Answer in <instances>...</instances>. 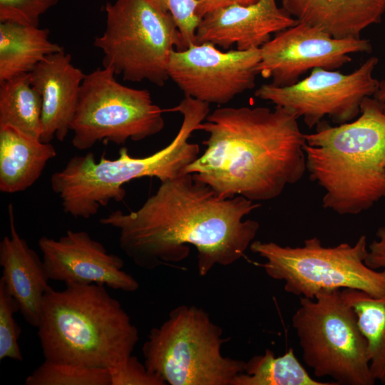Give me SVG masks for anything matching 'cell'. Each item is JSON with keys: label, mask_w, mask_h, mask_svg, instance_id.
<instances>
[{"label": "cell", "mask_w": 385, "mask_h": 385, "mask_svg": "<svg viewBox=\"0 0 385 385\" xmlns=\"http://www.w3.org/2000/svg\"><path fill=\"white\" fill-rule=\"evenodd\" d=\"M292 323L303 360L317 377H330L337 385L375 384L366 341L341 289L299 297Z\"/></svg>", "instance_id": "9c48e42d"}, {"label": "cell", "mask_w": 385, "mask_h": 385, "mask_svg": "<svg viewBox=\"0 0 385 385\" xmlns=\"http://www.w3.org/2000/svg\"><path fill=\"white\" fill-rule=\"evenodd\" d=\"M19 312V305L0 282V360L9 359L22 361L19 345L21 328L14 314Z\"/></svg>", "instance_id": "d4e9b609"}, {"label": "cell", "mask_w": 385, "mask_h": 385, "mask_svg": "<svg viewBox=\"0 0 385 385\" xmlns=\"http://www.w3.org/2000/svg\"><path fill=\"white\" fill-rule=\"evenodd\" d=\"M381 109L385 113V81L379 82V88L374 95Z\"/></svg>", "instance_id": "4dcf8cb0"}, {"label": "cell", "mask_w": 385, "mask_h": 385, "mask_svg": "<svg viewBox=\"0 0 385 385\" xmlns=\"http://www.w3.org/2000/svg\"><path fill=\"white\" fill-rule=\"evenodd\" d=\"M341 292L366 341L371 374L376 382L385 384V294L374 297L353 289Z\"/></svg>", "instance_id": "7402d4cb"}, {"label": "cell", "mask_w": 385, "mask_h": 385, "mask_svg": "<svg viewBox=\"0 0 385 385\" xmlns=\"http://www.w3.org/2000/svg\"><path fill=\"white\" fill-rule=\"evenodd\" d=\"M297 120L279 106L217 108L199 125L208 134L206 148L185 173L222 198L274 199L306 171Z\"/></svg>", "instance_id": "7a4b0ae2"}, {"label": "cell", "mask_w": 385, "mask_h": 385, "mask_svg": "<svg viewBox=\"0 0 385 385\" xmlns=\"http://www.w3.org/2000/svg\"><path fill=\"white\" fill-rule=\"evenodd\" d=\"M378 61L376 57H370L349 74L315 68L307 77L289 86L263 84L255 96L302 118L309 128L327 117L337 125L342 124L356 118L363 101L378 90L380 81L373 76Z\"/></svg>", "instance_id": "8fae6325"}, {"label": "cell", "mask_w": 385, "mask_h": 385, "mask_svg": "<svg viewBox=\"0 0 385 385\" xmlns=\"http://www.w3.org/2000/svg\"><path fill=\"white\" fill-rule=\"evenodd\" d=\"M298 22L316 26L337 38H361L369 26L379 24L385 0H281Z\"/></svg>", "instance_id": "ac0fdd59"}, {"label": "cell", "mask_w": 385, "mask_h": 385, "mask_svg": "<svg viewBox=\"0 0 385 385\" xmlns=\"http://www.w3.org/2000/svg\"><path fill=\"white\" fill-rule=\"evenodd\" d=\"M371 49L367 39L337 38L316 26L297 22L260 47L259 75L270 78L273 86H289L309 70H335L350 62L351 54Z\"/></svg>", "instance_id": "4fadbf2b"}, {"label": "cell", "mask_w": 385, "mask_h": 385, "mask_svg": "<svg viewBox=\"0 0 385 385\" xmlns=\"http://www.w3.org/2000/svg\"><path fill=\"white\" fill-rule=\"evenodd\" d=\"M222 329L203 309L182 304L150 329L144 364L170 385H232L245 361L222 354Z\"/></svg>", "instance_id": "8992f818"}, {"label": "cell", "mask_w": 385, "mask_h": 385, "mask_svg": "<svg viewBox=\"0 0 385 385\" xmlns=\"http://www.w3.org/2000/svg\"><path fill=\"white\" fill-rule=\"evenodd\" d=\"M31 84L42 98L41 140L63 141L77 108L85 73L65 50L47 56L29 73Z\"/></svg>", "instance_id": "2e32d148"}, {"label": "cell", "mask_w": 385, "mask_h": 385, "mask_svg": "<svg viewBox=\"0 0 385 385\" xmlns=\"http://www.w3.org/2000/svg\"><path fill=\"white\" fill-rule=\"evenodd\" d=\"M260 48L222 51L211 43L174 50L168 76L185 97L219 105L252 89L259 75Z\"/></svg>", "instance_id": "7c38bea8"}, {"label": "cell", "mask_w": 385, "mask_h": 385, "mask_svg": "<svg viewBox=\"0 0 385 385\" xmlns=\"http://www.w3.org/2000/svg\"><path fill=\"white\" fill-rule=\"evenodd\" d=\"M10 235L0 242V282L19 305V312L37 327L45 294L52 288L43 260L16 230L14 208L9 205Z\"/></svg>", "instance_id": "e0dca14e"}, {"label": "cell", "mask_w": 385, "mask_h": 385, "mask_svg": "<svg viewBox=\"0 0 385 385\" xmlns=\"http://www.w3.org/2000/svg\"><path fill=\"white\" fill-rule=\"evenodd\" d=\"M56 156V148L51 143L0 127L1 192L11 194L28 189Z\"/></svg>", "instance_id": "d6986e66"}, {"label": "cell", "mask_w": 385, "mask_h": 385, "mask_svg": "<svg viewBox=\"0 0 385 385\" xmlns=\"http://www.w3.org/2000/svg\"><path fill=\"white\" fill-rule=\"evenodd\" d=\"M171 111L180 113L183 122L173 140L161 150L136 158L121 148L116 159L103 155L99 161L90 152L72 157L63 168L53 173L51 187L64 212L74 218L88 219L111 201H122L125 196L123 186L130 181L156 178L164 182L185 173L186 168L200 155L199 145L189 138L209 115L210 107L185 97Z\"/></svg>", "instance_id": "5b68a950"}, {"label": "cell", "mask_w": 385, "mask_h": 385, "mask_svg": "<svg viewBox=\"0 0 385 385\" xmlns=\"http://www.w3.org/2000/svg\"><path fill=\"white\" fill-rule=\"evenodd\" d=\"M105 13V30L93 41L103 67L126 81L164 86L171 53L183 49L173 16L150 0L108 2Z\"/></svg>", "instance_id": "ba28073f"}, {"label": "cell", "mask_w": 385, "mask_h": 385, "mask_svg": "<svg viewBox=\"0 0 385 385\" xmlns=\"http://www.w3.org/2000/svg\"><path fill=\"white\" fill-rule=\"evenodd\" d=\"M232 385H337L312 378L295 356L292 348L276 357L266 349L262 354L245 361V370Z\"/></svg>", "instance_id": "603a6c76"}, {"label": "cell", "mask_w": 385, "mask_h": 385, "mask_svg": "<svg viewBox=\"0 0 385 385\" xmlns=\"http://www.w3.org/2000/svg\"><path fill=\"white\" fill-rule=\"evenodd\" d=\"M250 250L264 260L258 264L266 274L284 282L285 292L314 299L323 291L353 289L374 297L385 294V270L365 264L366 236L354 245L325 247L319 238L306 239L302 246H282L274 242L254 240Z\"/></svg>", "instance_id": "52a82bcc"}, {"label": "cell", "mask_w": 385, "mask_h": 385, "mask_svg": "<svg viewBox=\"0 0 385 385\" xmlns=\"http://www.w3.org/2000/svg\"><path fill=\"white\" fill-rule=\"evenodd\" d=\"M63 49L50 41L47 29L1 22L0 83L30 73L47 56Z\"/></svg>", "instance_id": "ffe728a7"}, {"label": "cell", "mask_w": 385, "mask_h": 385, "mask_svg": "<svg viewBox=\"0 0 385 385\" xmlns=\"http://www.w3.org/2000/svg\"><path fill=\"white\" fill-rule=\"evenodd\" d=\"M303 148L324 208L356 215L385 198V113L374 98L363 101L354 120L304 134Z\"/></svg>", "instance_id": "3957f363"}, {"label": "cell", "mask_w": 385, "mask_h": 385, "mask_svg": "<svg viewBox=\"0 0 385 385\" xmlns=\"http://www.w3.org/2000/svg\"><path fill=\"white\" fill-rule=\"evenodd\" d=\"M36 328L45 359L108 369L132 355L139 339L120 302L96 284L51 289Z\"/></svg>", "instance_id": "277c9868"}, {"label": "cell", "mask_w": 385, "mask_h": 385, "mask_svg": "<svg viewBox=\"0 0 385 385\" xmlns=\"http://www.w3.org/2000/svg\"><path fill=\"white\" fill-rule=\"evenodd\" d=\"M58 0H0V21L39 26L40 17Z\"/></svg>", "instance_id": "4316f807"}, {"label": "cell", "mask_w": 385, "mask_h": 385, "mask_svg": "<svg viewBox=\"0 0 385 385\" xmlns=\"http://www.w3.org/2000/svg\"><path fill=\"white\" fill-rule=\"evenodd\" d=\"M375 236L368 245L365 264L373 270H385V226L379 227Z\"/></svg>", "instance_id": "f1b7e54d"}, {"label": "cell", "mask_w": 385, "mask_h": 385, "mask_svg": "<svg viewBox=\"0 0 385 385\" xmlns=\"http://www.w3.org/2000/svg\"><path fill=\"white\" fill-rule=\"evenodd\" d=\"M42 98L29 73L0 83V127L41 140Z\"/></svg>", "instance_id": "44dd1931"}, {"label": "cell", "mask_w": 385, "mask_h": 385, "mask_svg": "<svg viewBox=\"0 0 385 385\" xmlns=\"http://www.w3.org/2000/svg\"><path fill=\"white\" fill-rule=\"evenodd\" d=\"M174 18L181 34L183 49L195 43V33L200 18L195 0H150Z\"/></svg>", "instance_id": "484cf974"}, {"label": "cell", "mask_w": 385, "mask_h": 385, "mask_svg": "<svg viewBox=\"0 0 385 385\" xmlns=\"http://www.w3.org/2000/svg\"><path fill=\"white\" fill-rule=\"evenodd\" d=\"M38 245L50 280L96 284L128 292L139 287L138 281L123 270V260L108 253L86 231L68 230L58 239L43 236Z\"/></svg>", "instance_id": "5bb4252c"}, {"label": "cell", "mask_w": 385, "mask_h": 385, "mask_svg": "<svg viewBox=\"0 0 385 385\" xmlns=\"http://www.w3.org/2000/svg\"><path fill=\"white\" fill-rule=\"evenodd\" d=\"M115 76L103 67L85 75L71 125L75 148L87 150L102 141H140L164 128L163 110L149 91L124 86Z\"/></svg>", "instance_id": "30bf717a"}, {"label": "cell", "mask_w": 385, "mask_h": 385, "mask_svg": "<svg viewBox=\"0 0 385 385\" xmlns=\"http://www.w3.org/2000/svg\"><path fill=\"white\" fill-rule=\"evenodd\" d=\"M197 4V14L201 19L205 14L217 9L232 4L248 5L259 0H195Z\"/></svg>", "instance_id": "f546056e"}, {"label": "cell", "mask_w": 385, "mask_h": 385, "mask_svg": "<svg viewBox=\"0 0 385 385\" xmlns=\"http://www.w3.org/2000/svg\"><path fill=\"white\" fill-rule=\"evenodd\" d=\"M260 206L245 197H220L190 173L161 182L136 210L114 211L99 222L118 230L121 250L139 267L153 270L197 252V270L241 259L255 240L258 222L244 220Z\"/></svg>", "instance_id": "6da1fadb"}, {"label": "cell", "mask_w": 385, "mask_h": 385, "mask_svg": "<svg viewBox=\"0 0 385 385\" xmlns=\"http://www.w3.org/2000/svg\"><path fill=\"white\" fill-rule=\"evenodd\" d=\"M26 385H111L108 369L44 359L25 380Z\"/></svg>", "instance_id": "cb8c5ba5"}, {"label": "cell", "mask_w": 385, "mask_h": 385, "mask_svg": "<svg viewBox=\"0 0 385 385\" xmlns=\"http://www.w3.org/2000/svg\"><path fill=\"white\" fill-rule=\"evenodd\" d=\"M298 21L276 0H259L248 4H232L205 14L197 25L195 43H211L224 49L260 48L271 34Z\"/></svg>", "instance_id": "9a60e30c"}, {"label": "cell", "mask_w": 385, "mask_h": 385, "mask_svg": "<svg viewBox=\"0 0 385 385\" xmlns=\"http://www.w3.org/2000/svg\"><path fill=\"white\" fill-rule=\"evenodd\" d=\"M111 385H166L158 375L130 355L120 365L109 369Z\"/></svg>", "instance_id": "83f0119b"}]
</instances>
